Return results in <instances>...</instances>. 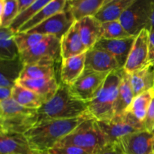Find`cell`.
Masks as SVG:
<instances>
[{
  "instance_id": "obj_13",
  "label": "cell",
  "mask_w": 154,
  "mask_h": 154,
  "mask_svg": "<svg viewBox=\"0 0 154 154\" xmlns=\"http://www.w3.org/2000/svg\"><path fill=\"white\" fill-rule=\"evenodd\" d=\"M136 36L120 39H105L98 41L93 48L105 50L115 58L120 68L123 69L129 57Z\"/></svg>"
},
{
  "instance_id": "obj_15",
  "label": "cell",
  "mask_w": 154,
  "mask_h": 154,
  "mask_svg": "<svg viewBox=\"0 0 154 154\" xmlns=\"http://www.w3.org/2000/svg\"><path fill=\"white\" fill-rule=\"evenodd\" d=\"M60 45L62 59L81 55L88 51L81 39L77 21L60 39Z\"/></svg>"
},
{
  "instance_id": "obj_32",
  "label": "cell",
  "mask_w": 154,
  "mask_h": 154,
  "mask_svg": "<svg viewBox=\"0 0 154 154\" xmlns=\"http://www.w3.org/2000/svg\"><path fill=\"white\" fill-rule=\"evenodd\" d=\"M120 20L102 23V38L120 39L130 37Z\"/></svg>"
},
{
  "instance_id": "obj_38",
  "label": "cell",
  "mask_w": 154,
  "mask_h": 154,
  "mask_svg": "<svg viewBox=\"0 0 154 154\" xmlns=\"http://www.w3.org/2000/svg\"><path fill=\"white\" fill-rule=\"evenodd\" d=\"M12 87H0V101L5 100L11 98Z\"/></svg>"
},
{
  "instance_id": "obj_16",
  "label": "cell",
  "mask_w": 154,
  "mask_h": 154,
  "mask_svg": "<svg viewBox=\"0 0 154 154\" xmlns=\"http://www.w3.org/2000/svg\"><path fill=\"white\" fill-rule=\"evenodd\" d=\"M24 134L0 132V154H35Z\"/></svg>"
},
{
  "instance_id": "obj_28",
  "label": "cell",
  "mask_w": 154,
  "mask_h": 154,
  "mask_svg": "<svg viewBox=\"0 0 154 154\" xmlns=\"http://www.w3.org/2000/svg\"><path fill=\"white\" fill-rule=\"evenodd\" d=\"M56 78L54 65L35 64L24 65L19 80H38Z\"/></svg>"
},
{
  "instance_id": "obj_23",
  "label": "cell",
  "mask_w": 154,
  "mask_h": 154,
  "mask_svg": "<svg viewBox=\"0 0 154 154\" xmlns=\"http://www.w3.org/2000/svg\"><path fill=\"white\" fill-rule=\"evenodd\" d=\"M131 85L135 96L154 87V67L147 65L143 69L129 73Z\"/></svg>"
},
{
  "instance_id": "obj_10",
  "label": "cell",
  "mask_w": 154,
  "mask_h": 154,
  "mask_svg": "<svg viewBox=\"0 0 154 154\" xmlns=\"http://www.w3.org/2000/svg\"><path fill=\"white\" fill-rule=\"evenodd\" d=\"M149 35L150 32L147 29H143L135 37L128 60L123 68L128 73H132L149 65Z\"/></svg>"
},
{
  "instance_id": "obj_36",
  "label": "cell",
  "mask_w": 154,
  "mask_h": 154,
  "mask_svg": "<svg viewBox=\"0 0 154 154\" xmlns=\"http://www.w3.org/2000/svg\"><path fill=\"white\" fill-rule=\"evenodd\" d=\"M98 154H125L118 142L108 143Z\"/></svg>"
},
{
  "instance_id": "obj_5",
  "label": "cell",
  "mask_w": 154,
  "mask_h": 154,
  "mask_svg": "<svg viewBox=\"0 0 154 154\" xmlns=\"http://www.w3.org/2000/svg\"><path fill=\"white\" fill-rule=\"evenodd\" d=\"M154 0H135L124 13L120 21L131 36H137L143 29L150 32Z\"/></svg>"
},
{
  "instance_id": "obj_45",
  "label": "cell",
  "mask_w": 154,
  "mask_h": 154,
  "mask_svg": "<svg viewBox=\"0 0 154 154\" xmlns=\"http://www.w3.org/2000/svg\"><path fill=\"white\" fill-rule=\"evenodd\" d=\"M153 154H154V153H153Z\"/></svg>"
},
{
  "instance_id": "obj_35",
  "label": "cell",
  "mask_w": 154,
  "mask_h": 154,
  "mask_svg": "<svg viewBox=\"0 0 154 154\" xmlns=\"http://www.w3.org/2000/svg\"><path fill=\"white\" fill-rule=\"evenodd\" d=\"M144 126L146 131L154 134V97L144 120Z\"/></svg>"
},
{
  "instance_id": "obj_41",
  "label": "cell",
  "mask_w": 154,
  "mask_h": 154,
  "mask_svg": "<svg viewBox=\"0 0 154 154\" xmlns=\"http://www.w3.org/2000/svg\"><path fill=\"white\" fill-rule=\"evenodd\" d=\"M35 154H51L48 151H44V152H35Z\"/></svg>"
},
{
  "instance_id": "obj_25",
  "label": "cell",
  "mask_w": 154,
  "mask_h": 154,
  "mask_svg": "<svg viewBox=\"0 0 154 154\" xmlns=\"http://www.w3.org/2000/svg\"><path fill=\"white\" fill-rule=\"evenodd\" d=\"M11 98L19 105L31 109H38L44 104L38 95L18 83L12 89Z\"/></svg>"
},
{
  "instance_id": "obj_34",
  "label": "cell",
  "mask_w": 154,
  "mask_h": 154,
  "mask_svg": "<svg viewBox=\"0 0 154 154\" xmlns=\"http://www.w3.org/2000/svg\"><path fill=\"white\" fill-rule=\"evenodd\" d=\"M51 154H91L76 146H58L50 150Z\"/></svg>"
},
{
  "instance_id": "obj_14",
  "label": "cell",
  "mask_w": 154,
  "mask_h": 154,
  "mask_svg": "<svg viewBox=\"0 0 154 154\" xmlns=\"http://www.w3.org/2000/svg\"><path fill=\"white\" fill-rule=\"evenodd\" d=\"M85 69L99 72H111L121 69L114 57L108 51L93 48L86 52Z\"/></svg>"
},
{
  "instance_id": "obj_29",
  "label": "cell",
  "mask_w": 154,
  "mask_h": 154,
  "mask_svg": "<svg viewBox=\"0 0 154 154\" xmlns=\"http://www.w3.org/2000/svg\"><path fill=\"white\" fill-rule=\"evenodd\" d=\"M154 97V90H148L135 96L126 111L132 113L140 121L144 123L152 100Z\"/></svg>"
},
{
  "instance_id": "obj_22",
  "label": "cell",
  "mask_w": 154,
  "mask_h": 154,
  "mask_svg": "<svg viewBox=\"0 0 154 154\" xmlns=\"http://www.w3.org/2000/svg\"><path fill=\"white\" fill-rule=\"evenodd\" d=\"M67 2V0H52L51 2L45 6L37 14L35 15L28 22L26 23L20 29L18 32H27L48 20V18L66 10Z\"/></svg>"
},
{
  "instance_id": "obj_27",
  "label": "cell",
  "mask_w": 154,
  "mask_h": 154,
  "mask_svg": "<svg viewBox=\"0 0 154 154\" xmlns=\"http://www.w3.org/2000/svg\"><path fill=\"white\" fill-rule=\"evenodd\" d=\"M14 35L9 28H0V60H13L20 56Z\"/></svg>"
},
{
  "instance_id": "obj_1",
  "label": "cell",
  "mask_w": 154,
  "mask_h": 154,
  "mask_svg": "<svg viewBox=\"0 0 154 154\" xmlns=\"http://www.w3.org/2000/svg\"><path fill=\"white\" fill-rule=\"evenodd\" d=\"M89 118L93 117L90 114H87L78 118L42 121L38 123L24 135L33 150L49 151L77 126Z\"/></svg>"
},
{
  "instance_id": "obj_21",
  "label": "cell",
  "mask_w": 154,
  "mask_h": 154,
  "mask_svg": "<svg viewBox=\"0 0 154 154\" xmlns=\"http://www.w3.org/2000/svg\"><path fill=\"white\" fill-rule=\"evenodd\" d=\"M105 0H70L66 9L76 21L87 17H95L104 5Z\"/></svg>"
},
{
  "instance_id": "obj_18",
  "label": "cell",
  "mask_w": 154,
  "mask_h": 154,
  "mask_svg": "<svg viewBox=\"0 0 154 154\" xmlns=\"http://www.w3.org/2000/svg\"><path fill=\"white\" fill-rule=\"evenodd\" d=\"M77 22L84 45L88 50L93 48L102 38V23L95 17H87Z\"/></svg>"
},
{
  "instance_id": "obj_24",
  "label": "cell",
  "mask_w": 154,
  "mask_h": 154,
  "mask_svg": "<svg viewBox=\"0 0 154 154\" xmlns=\"http://www.w3.org/2000/svg\"><path fill=\"white\" fill-rule=\"evenodd\" d=\"M134 98L135 95L131 85L129 75L123 69L121 81L119 85L118 95L115 107V115L127 111Z\"/></svg>"
},
{
  "instance_id": "obj_43",
  "label": "cell",
  "mask_w": 154,
  "mask_h": 154,
  "mask_svg": "<svg viewBox=\"0 0 154 154\" xmlns=\"http://www.w3.org/2000/svg\"><path fill=\"white\" fill-rule=\"evenodd\" d=\"M67 1H70V0H67Z\"/></svg>"
},
{
  "instance_id": "obj_19",
  "label": "cell",
  "mask_w": 154,
  "mask_h": 154,
  "mask_svg": "<svg viewBox=\"0 0 154 154\" xmlns=\"http://www.w3.org/2000/svg\"><path fill=\"white\" fill-rule=\"evenodd\" d=\"M23 68L20 56L13 60H0V87L13 88L19 81Z\"/></svg>"
},
{
  "instance_id": "obj_3",
  "label": "cell",
  "mask_w": 154,
  "mask_h": 154,
  "mask_svg": "<svg viewBox=\"0 0 154 154\" xmlns=\"http://www.w3.org/2000/svg\"><path fill=\"white\" fill-rule=\"evenodd\" d=\"M123 69L113 71L105 79L97 96L88 102L90 115L98 121H107L115 116V107Z\"/></svg>"
},
{
  "instance_id": "obj_26",
  "label": "cell",
  "mask_w": 154,
  "mask_h": 154,
  "mask_svg": "<svg viewBox=\"0 0 154 154\" xmlns=\"http://www.w3.org/2000/svg\"><path fill=\"white\" fill-rule=\"evenodd\" d=\"M135 0H117L105 5L95 16L101 23L120 20L125 11Z\"/></svg>"
},
{
  "instance_id": "obj_20",
  "label": "cell",
  "mask_w": 154,
  "mask_h": 154,
  "mask_svg": "<svg viewBox=\"0 0 154 154\" xmlns=\"http://www.w3.org/2000/svg\"><path fill=\"white\" fill-rule=\"evenodd\" d=\"M17 83L38 95L43 100L44 104L48 102L55 95L60 87V84H58L56 78L38 80H19Z\"/></svg>"
},
{
  "instance_id": "obj_40",
  "label": "cell",
  "mask_w": 154,
  "mask_h": 154,
  "mask_svg": "<svg viewBox=\"0 0 154 154\" xmlns=\"http://www.w3.org/2000/svg\"><path fill=\"white\" fill-rule=\"evenodd\" d=\"M153 31H154V8H153V13H152L151 20H150V32H153Z\"/></svg>"
},
{
  "instance_id": "obj_39",
  "label": "cell",
  "mask_w": 154,
  "mask_h": 154,
  "mask_svg": "<svg viewBox=\"0 0 154 154\" xmlns=\"http://www.w3.org/2000/svg\"><path fill=\"white\" fill-rule=\"evenodd\" d=\"M18 3H19L20 7V13L23 11L25 9L29 7L32 3H34L36 0H17Z\"/></svg>"
},
{
  "instance_id": "obj_17",
  "label": "cell",
  "mask_w": 154,
  "mask_h": 154,
  "mask_svg": "<svg viewBox=\"0 0 154 154\" xmlns=\"http://www.w3.org/2000/svg\"><path fill=\"white\" fill-rule=\"evenodd\" d=\"M86 53L75 57L62 59L60 79L62 84L72 86L85 70Z\"/></svg>"
},
{
  "instance_id": "obj_7",
  "label": "cell",
  "mask_w": 154,
  "mask_h": 154,
  "mask_svg": "<svg viewBox=\"0 0 154 154\" xmlns=\"http://www.w3.org/2000/svg\"><path fill=\"white\" fill-rule=\"evenodd\" d=\"M20 57L24 65L35 63L54 65L61 58L60 39L54 36H46L34 47L20 53Z\"/></svg>"
},
{
  "instance_id": "obj_2",
  "label": "cell",
  "mask_w": 154,
  "mask_h": 154,
  "mask_svg": "<svg viewBox=\"0 0 154 154\" xmlns=\"http://www.w3.org/2000/svg\"><path fill=\"white\" fill-rule=\"evenodd\" d=\"M87 114H90L88 103L74 96L69 86L60 84L55 95L38 109V123L78 118Z\"/></svg>"
},
{
  "instance_id": "obj_4",
  "label": "cell",
  "mask_w": 154,
  "mask_h": 154,
  "mask_svg": "<svg viewBox=\"0 0 154 154\" xmlns=\"http://www.w3.org/2000/svg\"><path fill=\"white\" fill-rule=\"evenodd\" d=\"M107 144L106 137L99 127L97 120L89 118L77 126L55 147L76 146L91 154H98Z\"/></svg>"
},
{
  "instance_id": "obj_46",
  "label": "cell",
  "mask_w": 154,
  "mask_h": 154,
  "mask_svg": "<svg viewBox=\"0 0 154 154\" xmlns=\"http://www.w3.org/2000/svg\"></svg>"
},
{
  "instance_id": "obj_44",
  "label": "cell",
  "mask_w": 154,
  "mask_h": 154,
  "mask_svg": "<svg viewBox=\"0 0 154 154\" xmlns=\"http://www.w3.org/2000/svg\"><path fill=\"white\" fill-rule=\"evenodd\" d=\"M153 90H154V87H153Z\"/></svg>"
},
{
  "instance_id": "obj_9",
  "label": "cell",
  "mask_w": 154,
  "mask_h": 154,
  "mask_svg": "<svg viewBox=\"0 0 154 154\" xmlns=\"http://www.w3.org/2000/svg\"><path fill=\"white\" fill-rule=\"evenodd\" d=\"M75 21L70 11L66 8V10L48 18L27 32L38 33L45 36H54L61 39L70 29Z\"/></svg>"
},
{
  "instance_id": "obj_6",
  "label": "cell",
  "mask_w": 154,
  "mask_h": 154,
  "mask_svg": "<svg viewBox=\"0 0 154 154\" xmlns=\"http://www.w3.org/2000/svg\"><path fill=\"white\" fill-rule=\"evenodd\" d=\"M99 127L105 135L108 143L117 142L123 137L145 130L144 123L129 111L117 114L107 121H98Z\"/></svg>"
},
{
  "instance_id": "obj_31",
  "label": "cell",
  "mask_w": 154,
  "mask_h": 154,
  "mask_svg": "<svg viewBox=\"0 0 154 154\" xmlns=\"http://www.w3.org/2000/svg\"><path fill=\"white\" fill-rule=\"evenodd\" d=\"M19 14L17 0H0V28H9Z\"/></svg>"
},
{
  "instance_id": "obj_37",
  "label": "cell",
  "mask_w": 154,
  "mask_h": 154,
  "mask_svg": "<svg viewBox=\"0 0 154 154\" xmlns=\"http://www.w3.org/2000/svg\"><path fill=\"white\" fill-rule=\"evenodd\" d=\"M148 64L154 67V31L150 32L149 35Z\"/></svg>"
},
{
  "instance_id": "obj_12",
  "label": "cell",
  "mask_w": 154,
  "mask_h": 154,
  "mask_svg": "<svg viewBox=\"0 0 154 154\" xmlns=\"http://www.w3.org/2000/svg\"><path fill=\"white\" fill-rule=\"evenodd\" d=\"M38 111L33 113L13 114L0 117V132L26 134L38 123Z\"/></svg>"
},
{
  "instance_id": "obj_11",
  "label": "cell",
  "mask_w": 154,
  "mask_h": 154,
  "mask_svg": "<svg viewBox=\"0 0 154 154\" xmlns=\"http://www.w3.org/2000/svg\"><path fill=\"white\" fill-rule=\"evenodd\" d=\"M117 142L125 154H153L154 134L146 130L129 134Z\"/></svg>"
},
{
  "instance_id": "obj_30",
  "label": "cell",
  "mask_w": 154,
  "mask_h": 154,
  "mask_svg": "<svg viewBox=\"0 0 154 154\" xmlns=\"http://www.w3.org/2000/svg\"><path fill=\"white\" fill-rule=\"evenodd\" d=\"M52 0H36L34 3L31 5L29 7L27 8L23 11L20 12L17 17L16 19L14 20L11 25L10 26L9 29L13 32L14 34L18 32L20 29L24 25L26 22H28L31 18L35 14H37L45 6Z\"/></svg>"
},
{
  "instance_id": "obj_33",
  "label": "cell",
  "mask_w": 154,
  "mask_h": 154,
  "mask_svg": "<svg viewBox=\"0 0 154 154\" xmlns=\"http://www.w3.org/2000/svg\"><path fill=\"white\" fill-rule=\"evenodd\" d=\"M45 37L46 36L43 35L32 32H17L14 35V38L20 54L34 47L42 42Z\"/></svg>"
},
{
  "instance_id": "obj_8",
  "label": "cell",
  "mask_w": 154,
  "mask_h": 154,
  "mask_svg": "<svg viewBox=\"0 0 154 154\" xmlns=\"http://www.w3.org/2000/svg\"><path fill=\"white\" fill-rule=\"evenodd\" d=\"M109 73L85 69L78 80L69 87L71 91L77 98L88 103L97 96Z\"/></svg>"
},
{
  "instance_id": "obj_42",
  "label": "cell",
  "mask_w": 154,
  "mask_h": 154,
  "mask_svg": "<svg viewBox=\"0 0 154 154\" xmlns=\"http://www.w3.org/2000/svg\"><path fill=\"white\" fill-rule=\"evenodd\" d=\"M114 1H117V0H105V3H104V5H105L108 4V3H110V2H114Z\"/></svg>"
}]
</instances>
